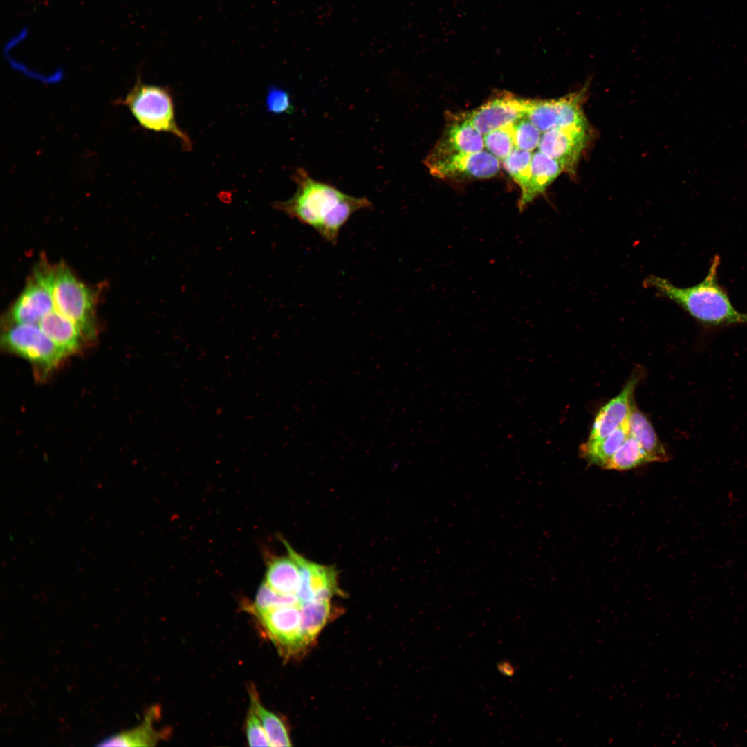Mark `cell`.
I'll use <instances>...</instances> for the list:
<instances>
[{
    "label": "cell",
    "mask_w": 747,
    "mask_h": 747,
    "mask_svg": "<svg viewBox=\"0 0 747 747\" xmlns=\"http://www.w3.org/2000/svg\"><path fill=\"white\" fill-rule=\"evenodd\" d=\"M650 463L640 445L629 436L607 462L604 469L628 470Z\"/></svg>",
    "instance_id": "cell-23"
},
{
    "label": "cell",
    "mask_w": 747,
    "mask_h": 747,
    "mask_svg": "<svg viewBox=\"0 0 747 747\" xmlns=\"http://www.w3.org/2000/svg\"><path fill=\"white\" fill-rule=\"evenodd\" d=\"M533 154L531 151L515 147L503 161L504 167L521 192L527 185L531 176V165Z\"/></svg>",
    "instance_id": "cell-25"
},
{
    "label": "cell",
    "mask_w": 747,
    "mask_h": 747,
    "mask_svg": "<svg viewBox=\"0 0 747 747\" xmlns=\"http://www.w3.org/2000/svg\"><path fill=\"white\" fill-rule=\"evenodd\" d=\"M531 100L503 93L489 100L471 112L466 113L473 126L486 134L494 129L514 124L526 116Z\"/></svg>",
    "instance_id": "cell-10"
},
{
    "label": "cell",
    "mask_w": 747,
    "mask_h": 747,
    "mask_svg": "<svg viewBox=\"0 0 747 747\" xmlns=\"http://www.w3.org/2000/svg\"><path fill=\"white\" fill-rule=\"evenodd\" d=\"M265 582L279 593L297 595L301 582L299 566L290 555L272 558L267 566Z\"/></svg>",
    "instance_id": "cell-19"
},
{
    "label": "cell",
    "mask_w": 747,
    "mask_h": 747,
    "mask_svg": "<svg viewBox=\"0 0 747 747\" xmlns=\"http://www.w3.org/2000/svg\"><path fill=\"white\" fill-rule=\"evenodd\" d=\"M719 264V257L714 256L705 278L690 287H677L668 280L656 276L649 277L646 282L659 294L678 304L705 328L747 324V313L740 312L734 307L728 293L718 282Z\"/></svg>",
    "instance_id": "cell-2"
},
{
    "label": "cell",
    "mask_w": 747,
    "mask_h": 747,
    "mask_svg": "<svg viewBox=\"0 0 747 747\" xmlns=\"http://www.w3.org/2000/svg\"><path fill=\"white\" fill-rule=\"evenodd\" d=\"M562 171V167L555 160L540 151L533 153L530 178L524 190L521 192L519 200V210H522L542 194Z\"/></svg>",
    "instance_id": "cell-15"
},
{
    "label": "cell",
    "mask_w": 747,
    "mask_h": 747,
    "mask_svg": "<svg viewBox=\"0 0 747 747\" xmlns=\"http://www.w3.org/2000/svg\"><path fill=\"white\" fill-rule=\"evenodd\" d=\"M297 185L294 195L277 201L273 207L292 219L314 229L324 240L335 245L342 228L353 213L370 209L366 197H355L336 187L311 178L303 168L293 174Z\"/></svg>",
    "instance_id": "cell-1"
},
{
    "label": "cell",
    "mask_w": 747,
    "mask_h": 747,
    "mask_svg": "<svg viewBox=\"0 0 747 747\" xmlns=\"http://www.w3.org/2000/svg\"><path fill=\"white\" fill-rule=\"evenodd\" d=\"M430 173L441 178H488L500 169L499 159L489 151L461 154L426 165Z\"/></svg>",
    "instance_id": "cell-12"
},
{
    "label": "cell",
    "mask_w": 747,
    "mask_h": 747,
    "mask_svg": "<svg viewBox=\"0 0 747 747\" xmlns=\"http://www.w3.org/2000/svg\"><path fill=\"white\" fill-rule=\"evenodd\" d=\"M266 105L267 110L275 114L291 113L294 109L288 92L277 86L268 89Z\"/></svg>",
    "instance_id": "cell-29"
},
{
    "label": "cell",
    "mask_w": 747,
    "mask_h": 747,
    "mask_svg": "<svg viewBox=\"0 0 747 747\" xmlns=\"http://www.w3.org/2000/svg\"><path fill=\"white\" fill-rule=\"evenodd\" d=\"M38 324L44 333L67 355L80 349L84 334L81 329L56 310L44 316Z\"/></svg>",
    "instance_id": "cell-17"
},
{
    "label": "cell",
    "mask_w": 747,
    "mask_h": 747,
    "mask_svg": "<svg viewBox=\"0 0 747 747\" xmlns=\"http://www.w3.org/2000/svg\"><path fill=\"white\" fill-rule=\"evenodd\" d=\"M53 270L44 267L36 270L13 305L11 317L17 324H39L55 309L52 293Z\"/></svg>",
    "instance_id": "cell-8"
},
{
    "label": "cell",
    "mask_w": 747,
    "mask_h": 747,
    "mask_svg": "<svg viewBox=\"0 0 747 747\" xmlns=\"http://www.w3.org/2000/svg\"><path fill=\"white\" fill-rule=\"evenodd\" d=\"M288 555L297 564L301 582L297 593L301 604L329 600L332 596L340 593L336 571L329 566L312 562L295 552L284 541Z\"/></svg>",
    "instance_id": "cell-13"
},
{
    "label": "cell",
    "mask_w": 747,
    "mask_h": 747,
    "mask_svg": "<svg viewBox=\"0 0 747 747\" xmlns=\"http://www.w3.org/2000/svg\"><path fill=\"white\" fill-rule=\"evenodd\" d=\"M301 606H286L252 613L284 654H297L307 646L301 631Z\"/></svg>",
    "instance_id": "cell-7"
},
{
    "label": "cell",
    "mask_w": 747,
    "mask_h": 747,
    "mask_svg": "<svg viewBox=\"0 0 747 747\" xmlns=\"http://www.w3.org/2000/svg\"><path fill=\"white\" fill-rule=\"evenodd\" d=\"M629 436L627 424L598 440H587L580 448V454L589 463L605 468L609 460Z\"/></svg>",
    "instance_id": "cell-20"
},
{
    "label": "cell",
    "mask_w": 747,
    "mask_h": 747,
    "mask_svg": "<svg viewBox=\"0 0 747 747\" xmlns=\"http://www.w3.org/2000/svg\"><path fill=\"white\" fill-rule=\"evenodd\" d=\"M250 692V706L259 716L270 746H292L286 727L282 719L262 706L255 691Z\"/></svg>",
    "instance_id": "cell-22"
},
{
    "label": "cell",
    "mask_w": 747,
    "mask_h": 747,
    "mask_svg": "<svg viewBox=\"0 0 747 747\" xmlns=\"http://www.w3.org/2000/svg\"><path fill=\"white\" fill-rule=\"evenodd\" d=\"M301 631L307 646L314 640L331 614L329 600L313 601L302 605Z\"/></svg>",
    "instance_id": "cell-21"
},
{
    "label": "cell",
    "mask_w": 747,
    "mask_h": 747,
    "mask_svg": "<svg viewBox=\"0 0 747 747\" xmlns=\"http://www.w3.org/2000/svg\"><path fill=\"white\" fill-rule=\"evenodd\" d=\"M517 148L532 151L538 147L542 133L525 116L513 124Z\"/></svg>",
    "instance_id": "cell-27"
},
{
    "label": "cell",
    "mask_w": 747,
    "mask_h": 747,
    "mask_svg": "<svg viewBox=\"0 0 747 747\" xmlns=\"http://www.w3.org/2000/svg\"><path fill=\"white\" fill-rule=\"evenodd\" d=\"M2 340L6 349L44 372L53 369L67 356L38 324L15 323L3 334Z\"/></svg>",
    "instance_id": "cell-4"
},
{
    "label": "cell",
    "mask_w": 747,
    "mask_h": 747,
    "mask_svg": "<svg viewBox=\"0 0 747 747\" xmlns=\"http://www.w3.org/2000/svg\"><path fill=\"white\" fill-rule=\"evenodd\" d=\"M301 605V602L297 595L279 593L264 582L257 591L255 602L247 608L252 614L281 607Z\"/></svg>",
    "instance_id": "cell-24"
},
{
    "label": "cell",
    "mask_w": 747,
    "mask_h": 747,
    "mask_svg": "<svg viewBox=\"0 0 747 747\" xmlns=\"http://www.w3.org/2000/svg\"><path fill=\"white\" fill-rule=\"evenodd\" d=\"M587 124L555 128L542 133L538 151L555 160L562 170L573 173L589 140Z\"/></svg>",
    "instance_id": "cell-9"
},
{
    "label": "cell",
    "mask_w": 747,
    "mask_h": 747,
    "mask_svg": "<svg viewBox=\"0 0 747 747\" xmlns=\"http://www.w3.org/2000/svg\"><path fill=\"white\" fill-rule=\"evenodd\" d=\"M483 141L487 151L498 159L503 160L516 147L513 124L494 129L484 134Z\"/></svg>",
    "instance_id": "cell-26"
},
{
    "label": "cell",
    "mask_w": 747,
    "mask_h": 747,
    "mask_svg": "<svg viewBox=\"0 0 747 747\" xmlns=\"http://www.w3.org/2000/svg\"><path fill=\"white\" fill-rule=\"evenodd\" d=\"M121 104L127 107L142 127L171 133L180 140L183 149H192L190 137L177 124L173 98L168 88L143 83L138 75Z\"/></svg>",
    "instance_id": "cell-3"
},
{
    "label": "cell",
    "mask_w": 747,
    "mask_h": 747,
    "mask_svg": "<svg viewBox=\"0 0 747 747\" xmlns=\"http://www.w3.org/2000/svg\"><path fill=\"white\" fill-rule=\"evenodd\" d=\"M160 714L159 708H151L145 716L142 723L136 728L110 736L101 741L98 746H154L166 735L165 731H156L154 722Z\"/></svg>",
    "instance_id": "cell-18"
},
{
    "label": "cell",
    "mask_w": 747,
    "mask_h": 747,
    "mask_svg": "<svg viewBox=\"0 0 747 747\" xmlns=\"http://www.w3.org/2000/svg\"><path fill=\"white\" fill-rule=\"evenodd\" d=\"M52 293L55 310L75 322L84 334L93 333L92 293L66 266L53 270Z\"/></svg>",
    "instance_id": "cell-5"
},
{
    "label": "cell",
    "mask_w": 747,
    "mask_h": 747,
    "mask_svg": "<svg viewBox=\"0 0 747 747\" xmlns=\"http://www.w3.org/2000/svg\"><path fill=\"white\" fill-rule=\"evenodd\" d=\"M629 436L634 438L648 456L650 462H666L670 454L659 440L647 416L634 403L627 422Z\"/></svg>",
    "instance_id": "cell-16"
},
{
    "label": "cell",
    "mask_w": 747,
    "mask_h": 747,
    "mask_svg": "<svg viewBox=\"0 0 747 747\" xmlns=\"http://www.w3.org/2000/svg\"><path fill=\"white\" fill-rule=\"evenodd\" d=\"M246 730L250 746H270L261 720L252 706L246 719Z\"/></svg>",
    "instance_id": "cell-28"
},
{
    "label": "cell",
    "mask_w": 747,
    "mask_h": 747,
    "mask_svg": "<svg viewBox=\"0 0 747 747\" xmlns=\"http://www.w3.org/2000/svg\"><path fill=\"white\" fill-rule=\"evenodd\" d=\"M583 93L553 100H531L526 113L529 120L544 133L555 128L587 124L582 109Z\"/></svg>",
    "instance_id": "cell-6"
},
{
    "label": "cell",
    "mask_w": 747,
    "mask_h": 747,
    "mask_svg": "<svg viewBox=\"0 0 747 747\" xmlns=\"http://www.w3.org/2000/svg\"><path fill=\"white\" fill-rule=\"evenodd\" d=\"M482 134L468 120L466 113L452 116L442 137L425 160V165L451 156L483 150Z\"/></svg>",
    "instance_id": "cell-11"
},
{
    "label": "cell",
    "mask_w": 747,
    "mask_h": 747,
    "mask_svg": "<svg viewBox=\"0 0 747 747\" xmlns=\"http://www.w3.org/2000/svg\"><path fill=\"white\" fill-rule=\"evenodd\" d=\"M641 376L642 370L634 371L620 392L600 409L587 440L602 439L627 423L634 404V393Z\"/></svg>",
    "instance_id": "cell-14"
}]
</instances>
